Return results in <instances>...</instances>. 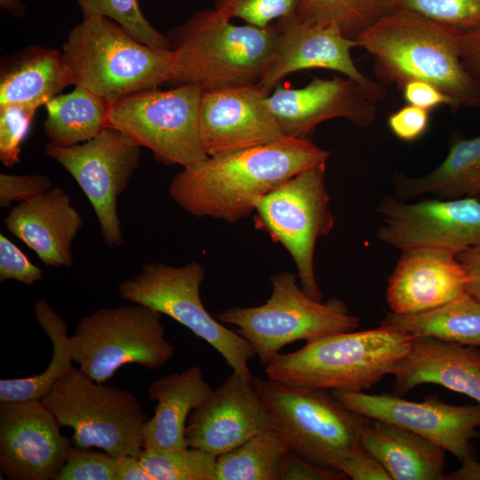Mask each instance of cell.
I'll use <instances>...</instances> for the list:
<instances>
[{"instance_id": "37", "label": "cell", "mask_w": 480, "mask_h": 480, "mask_svg": "<svg viewBox=\"0 0 480 480\" xmlns=\"http://www.w3.org/2000/svg\"><path fill=\"white\" fill-rule=\"evenodd\" d=\"M117 458L107 452L71 447L52 480H116Z\"/></svg>"}, {"instance_id": "19", "label": "cell", "mask_w": 480, "mask_h": 480, "mask_svg": "<svg viewBox=\"0 0 480 480\" xmlns=\"http://www.w3.org/2000/svg\"><path fill=\"white\" fill-rule=\"evenodd\" d=\"M268 428L271 416L253 380L233 371L191 412L185 436L189 447L218 457Z\"/></svg>"}, {"instance_id": "17", "label": "cell", "mask_w": 480, "mask_h": 480, "mask_svg": "<svg viewBox=\"0 0 480 480\" xmlns=\"http://www.w3.org/2000/svg\"><path fill=\"white\" fill-rule=\"evenodd\" d=\"M41 399L0 403V471L10 480H50L71 448Z\"/></svg>"}, {"instance_id": "9", "label": "cell", "mask_w": 480, "mask_h": 480, "mask_svg": "<svg viewBox=\"0 0 480 480\" xmlns=\"http://www.w3.org/2000/svg\"><path fill=\"white\" fill-rule=\"evenodd\" d=\"M73 362L92 380L105 383L125 364L155 371L174 356L161 314L141 304L102 308L84 316L70 335Z\"/></svg>"}, {"instance_id": "25", "label": "cell", "mask_w": 480, "mask_h": 480, "mask_svg": "<svg viewBox=\"0 0 480 480\" xmlns=\"http://www.w3.org/2000/svg\"><path fill=\"white\" fill-rule=\"evenodd\" d=\"M67 86L71 84L60 50L29 45L1 60L0 107L36 110Z\"/></svg>"}, {"instance_id": "1", "label": "cell", "mask_w": 480, "mask_h": 480, "mask_svg": "<svg viewBox=\"0 0 480 480\" xmlns=\"http://www.w3.org/2000/svg\"><path fill=\"white\" fill-rule=\"evenodd\" d=\"M329 152L308 138L283 137L270 144L208 156L182 168L168 193L187 212L233 223L255 212L258 202Z\"/></svg>"}, {"instance_id": "28", "label": "cell", "mask_w": 480, "mask_h": 480, "mask_svg": "<svg viewBox=\"0 0 480 480\" xmlns=\"http://www.w3.org/2000/svg\"><path fill=\"white\" fill-rule=\"evenodd\" d=\"M380 325L415 337H433L480 348V300L466 292L428 310L412 314L388 312Z\"/></svg>"}, {"instance_id": "40", "label": "cell", "mask_w": 480, "mask_h": 480, "mask_svg": "<svg viewBox=\"0 0 480 480\" xmlns=\"http://www.w3.org/2000/svg\"><path fill=\"white\" fill-rule=\"evenodd\" d=\"M52 188V180L44 174H0V205L33 199Z\"/></svg>"}, {"instance_id": "12", "label": "cell", "mask_w": 480, "mask_h": 480, "mask_svg": "<svg viewBox=\"0 0 480 480\" xmlns=\"http://www.w3.org/2000/svg\"><path fill=\"white\" fill-rule=\"evenodd\" d=\"M326 161L320 162L284 182L257 204L259 226L291 254L303 292L323 301L314 271L317 239L334 226L325 185Z\"/></svg>"}, {"instance_id": "23", "label": "cell", "mask_w": 480, "mask_h": 480, "mask_svg": "<svg viewBox=\"0 0 480 480\" xmlns=\"http://www.w3.org/2000/svg\"><path fill=\"white\" fill-rule=\"evenodd\" d=\"M393 375L395 396H403L419 385L431 383L465 394L480 404L478 347L413 336Z\"/></svg>"}, {"instance_id": "45", "label": "cell", "mask_w": 480, "mask_h": 480, "mask_svg": "<svg viewBox=\"0 0 480 480\" xmlns=\"http://www.w3.org/2000/svg\"><path fill=\"white\" fill-rule=\"evenodd\" d=\"M458 43L461 62L480 98V28L460 33Z\"/></svg>"}, {"instance_id": "5", "label": "cell", "mask_w": 480, "mask_h": 480, "mask_svg": "<svg viewBox=\"0 0 480 480\" xmlns=\"http://www.w3.org/2000/svg\"><path fill=\"white\" fill-rule=\"evenodd\" d=\"M70 84L111 104L170 83L172 51L148 46L102 17L83 18L61 48Z\"/></svg>"}, {"instance_id": "38", "label": "cell", "mask_w": 480, "mask_h": 480, "mask_svg": "<svg viewBox=\"0 0 480 480\" xmlns=\"http://www.w3.org/2000/svg\"><path fill=\"white\" fill-rule=\"evenodd\" d=\"M36 110L17 105L0 107V161L7 167L20 161V146Z\"/></svg>"}, {"instance_id": "30", "label": "cell", "mask_w": 480, "mask_h": 480, "mask_svg": "<svg viewBox=\"0 0 480 480\" xmlns=\"http://www.w3.org/2000/svg\"><path fill=\"white\" fill-rule=\"evenodd\" d=\"M34 316L42 331L50 339L52 355L47 368L25 378L0 380V403L42 399L52 387L74 367L68 325L46 300L34 304Z\"/></svg>"}, {"instance_id": "24", "label": "cell", "mask_w": 480, "mask_h": 480, "mask_svg": "<svg viewBox=\"0 0 480 480\" xmlns=\"http://www.w3.org/2000/svg\"><path fill=\"white\" fill-rule=\"evenodd\" d=\"M212 391L201 367H189L153 380L148 398L156 402L143 427V448L157 451L188 447L185 432L191 412Z\"/></svg>"}, {"instance_id": "36", "label": "cell", "mask_w": 480, "mask_h": 480, "mask_svg": "<svg viewBox=\"0 0 480 480\" xmlns=\"http://www.w3.org/2000/svg\"><path fill=\"white\" fill-rule=\"evenodd\" d=\"M303 0H215L214 7L231 19L239 18L252 26L267 28L274 20L297 16Z\"/></svg>"}, {"instance_id": "33", "label": "cell", "mask_w": 480, "mask_h": 480, "mask_svg": "<svg viewBox=\"0 0 480 480\" xmlns=\"http://www.w3.org/2000/svg\"><path fill=\"white\" fill-rule=\"evenodd\" d=\"M139 459L153 480H216L217 457L200 449H143Z\"/></svg>"}, {"instance_id": "42", "label": "cell", "mask_w": 480, "mask_h": 480, "mask_svg": "<svg viewBox=\"0 0 480 480\" xmlns=\"http://www.w3.org/2000/svg\"><path fill=\"white\" fill-rule=\"evenodd\" d=\"M338 470L353 480H391L381 463L362 444L338 466Z\"/></svg>"}, {"instance_id": "26", "label": "cell", "mask_w": 480, "mask_h": 480, "mask_svg": "<svg viewBox=\"0 0 480 480\" xmlns=\"http://www.w3.org/2000/svg\"><path fill=\"white\" fill-rule=\"evenodd\" d=\"M361 444L389 474L391 480H444L445 450L395 424L373 420L364 428Z\"/></svg>"}, {"instance_id": "35", "label": "cell", "mask_w": 480, "mask_h": 480, "mask_svg": "<svg viewBox=\"0 0 480 480\" xmlns=\"http://www.w3.org/2000/svg\"><path fill=\"white\" fill-rule=\"evenodd\" d=\"M396 10L415 12L460 33L480 28V0H396Z\"/></svg>"}, {"instance_id": "8", "label": "cell", "mask_w": 480, "mask_h": 480, "mask_svg": "<svg viewBox=\"0 0 480 480\" xmlns=\"http://www.w3.org/2000/svg\"><path fill=\"white\" fill-rule=\"evenodd\" d=\"M272 293L262 305L232 307L216 319L239 328L238 333L255 349L266 365L285 345L326 335L355 331L359 318L342 300L325 303L308 297L297 284V276L283 271L270 277Z\"/></svg>"}, {"instance_id": "39", "label": "cell", "mask_w": 480, "mask_h": 480, "mask_svg": "<svg viewBox=\"0 0 480 480\" xmlns=\"http://www.w3.org/2000/svg\"><path fill=\"white\" fill-rule=\"evenodd\" d=\"M44 271L8 237L0 235V282L14 280L28 286L43 280Z\"/></svg>"}, {"instance_id": "20", "label": "cell", "mask_w": 480, "mask_h": 480, "mask_svg": "<svg viewBox=\"0 0 480 480\" xmlns=\"http://www.w3.org/2000/svg\"><path fill=\"white\" fill-rule=\"evenodd\" d=\"M268 102L285 137L305 139L322 122L345 118L356 126L376 118V102L355 81L314 78L300 88L279 87Z\"/></svg>"}, {"instance_id": "32", "label": "cell", "mask_w": 480, "mask_h": 480, "mask_svg": "<svg viewBox=\"0 0 480 480\" xmlns=\"http://www.w3.org/2000/svg\"><path fill=\"white\" fill-rule=\"evenodd\" d=\"M396 9V0H303L297 18L312 24H335L347 37L356 39Z\"/></svg>"}, {"instance_id": "3", "label": "cell", "mask_w": 480, "mask_h": 480, "mask_svg": "<svg viewBox=\"0 0 480 480\" xmlns=\"http://www.w3.org/2000/svg\"><path fill=\"white\" fill-rule=\"evenodd\" d=\"M218 8L195 12L167 33L174 55L171 84L204 89L259 83L272 59L277 28L235 25Z\"/></svg>"}, {"instance_id": "31", "label": "cell", "mask_w": 480, "mask_h": 480, "mask_svg": "<svg viewBox=\"0 0 480 480\" xmlns=\"http://www.w3.org/2000/svg\"><path fill=\"white\" fill-rule=\"evenodd\" d=\"M290 451L278 431L266 429L217 457L216 480H281Z\"/></svg>"}, {"instance_id": "6", "label": "cell", "mask_w": 480, "mask_h": 480, "mask_svg": "<svg viewBox=\"0 0 480 480\" xmlns=\"http://www.w3.org/2000/svg\"><path fill=\"white\" fill-rule=\"evenodd\" d=\"M272 427L289 449L323 468L338 466L361 444L372 419L344 407L330 391L253 377Z\"/></svg>"}, {"instance_id": "14", "label": "cell", "mask_w": 480, "mask_h": 480, "mask_svg": "<svg viewBox=\"0 0 480 480\" xmlns=\"http://www.w3.org/2000/svg\"><path fill=\"white\" fill-rule=\"evenodd\" d=\"M381 243L401 251L435 248L458 253L480 244V200L476 197L404 203L384 197L376 208Z\"/></svg>"}, {"instance_id": "7", "label": "cell", "mask_w": 480, "mask_h": 480, "mask_svg": "<svg viewBox=\"0 0 480 480\" xmlns=\"http://www.w3.org/2000/svg\"><path fill=\"white\" fill-rule=\"evenodd\" d=\"M41 400L61 427L73 429L76 447L99 448L116 458L139 457L144 449L148 418L128 389L97 382L74 367Z\"/></svg>"}, {"instance_id": "18", "label": "cell", "mask_w": 480, "mask_h": 480, "mask_svg": "<svg viewBox=\"0 0 480 480\" xmlns=\"http://www.w3.org/2000/svg\"><path fill=\"white\" fill-rule=\"evenodd\" d=\"M259 83L204 89L200 134L208 156L275 142L284 136Z\"/></svg>"}, {"instance_id": "16", "label": "cell", "mask_w": 480, "mask_h": 480, "mask_svg": "<svg viewBox=\"0 0 480 480\" xmlns=\"http://www.w3.org/2000/svg\"><path fill=\"white\" fill-rule=\"evenodd\" d=\"M278 36L272 59L259 82L271 93L287 75L309 68L339 72L357 83L378 103L386 97L381 83L366 77L354 63L350 52L358 47L356 39L347 37L335 24H312L297 16L276 23Z\"/></svg>"}, {"instance_id": "49", "label": "cell", "mask_w": 480, "mask_h": 480, "mask_svg": "<svg viewBox=\"0 0 480 480\" xmlns=\"http://www.w3.org/2000/svg\"><path fill=\"white\" fill-rule=\"evenodd\" d=\"M477 198L480 200V196Z\"/></svg>"}, {"instance_id": "43", "label": "cell", "mask_w": 480, "mask_h": 480, "mask_svg": "<svg viewBox=\"0 0 480 480\" xmlns=\"http://www.w3.org/2000/svg\"><path fill=\"white\" fill-rule=\"evenodd\" d=\"M400 89L403 92L404 100L410 105L428 110L442 105L448 106L454 110L460 108L452 98L428 82L410 80L404 83Z\"/></svg>"}, {"instance_id": "29", "label": "cell", "mask_w": 480, "mask_h": 480, "mask_svg": "<svg viewBox=\"0 0 480 480\" xmlns=\"http://www.w3.org/2000/svg\"><path fill=\"white\" fill-rule=\"evenodd\" d=\"M112 104L82 87L59 94L45 104L44 131L48 142L72 146L90 140L109 126Z\"/></svg>"}, {"instance_id": "48", "label": "cell", "mask_w": 480, "mask_h": 480, "mask_svg": "<svg viewBox=\"0 0 480 480\" xmlns=\"http://www.w3.org/2000/svg\"><path fill=\"white\" fill-rule=\"evenodd\" d=\"M0 7L14 18L26 15L27 6L20 0H0Z\"/></svg>"}, {"instance_id": "41", "label": "cell", "mask_w": 480, "mask_h": 480, "mask_svg": "<svg viewBox=\"0 0 480 480\" xmlns=\"http://www.w3.org/2000/svg\"><path fill=\"white\" fill-rule=\"evenodd\" d=\"M429 124V110L413 105H405L391 113L388 126L399 140L412 142L420 138Z\"/></svg>"}, {"instance_id": "21", "label": "cell", "mask_w": 480, "mask_h": 480, "mask_svg": "<svg viewBox=\"0 0 480 480\" xmlns=\"http://www.w3.org/2000/svg\"><path fill=\"white\" fill-rule=\"evenodd\" d=\"M467 284L455 253L435 248L404 250L388 279L387 301L396 314L421 312L466 293Z\"/></svg>"}, {"instance_id": "15", "label": "cell", "mask_w": 480, "mask_h": 480, "mask_svg": "<svg viewBox=\"0 0 480 480\" xmlns=\"http://www.w3.org/2000/svg\"><path fill=\"white\" fill-rule=\"evenodd\" d=\"M330 392L344 407L416 433L441 445L461 461L475 458L471 441L480 428L479 404L452 405L436 396L416 403L395 395Z\"/></svg>"}, {"instance_id": "22", "label": "cell", "mask_w": 480, "mask_h": 480, "mask_svg": "<svg viewBox=\"0 0 480 480\" xmlns=\"http://www.w3.org/2000/svg\"><path fill=\"white\" fill-rule=\"evenodd\" d=\"M5 228L33 250L48 267L69 268L72 244L84 220L60 188L12 206L4 220Z\"/></svg>"}, {"instance_id": "10", "label": "cell", "mask_w": 480, "mask_h": 480, "mask_svg": "<svg viewBox=\"0 0 480 480\" xmlns=\"http://www.w3.org/2000/svg\"><path fill=\"white\" fill-rule=\"evenodd\" d=\"M204 276V267L196 261L180 267L146 263L117 289L122 300L148 307L189 329L217 350L233 371L253 380L248 364L257 356L255 349L205 309L200 297Z\"/></svg>"}, {"instance_id": "11", "label": "cell", "mask_w": 480, "mask_h": 480, "mask_svg": "<svg viewBox=\"0 0 480 480\" xmlns=\"http://www.w3.org/2000/svg\"><path fill=\"white\" fill-rule=\"evenodd\" d=\"M204 90L185 84L135 94L112 104L109 126L148 148L162 163L192 166L208 157L200 134Z\"/></svg>"}, {"instance_id": "27", "label": "cell", "mask_w": 480, "mask_h": 480, "mask_svg": "<svg viewBox=\"0 0 480 480\" xmlns=\"http://www.w3.org/2000/svg\"><path fill=\"white\" fill-rule=\"evenodd\" d=\"M396 197L400 200L432 195L440 199L480 196V135L457 138L443 162L430 172L415 178L398 176Z\"/></svg>"}, {"instance_id": "13", "label": "cell", "mask_w": 480, "mask_h": 480, "mask_svg": "<svg viewBox=\"0 0 480 480\" xmlns=\"http://www.w3.org/2000/svg\"><path fill=\"white\" fill-rule=\"evenodd\" d=\"M44 149L73 177L90 201L105 244L112 249L123 246L117 202L140 166L141 147L108 126L85 142L72 146L47 142Z\"/></svg>"}, {"instance_id": "44", "label": "cell", "mask_w": 480, "mask_h": 480, "mask_svg": "<svg viewBox=\"0 0 480 480\" xmlns=\"http://www.w3.org/2000/svg\"><path fill=\"white\" fill-rule=\"evenodd\" d=\"M346 475L335 468H323L290 451L281 480H339Z\"/></svg>"}, {"instance_id": "47", "label": "cell", "mask_w": 480, "mask_h": 480, "mask_svg": "<svg viewBox=\"0 0 480 480\" xmlns=\"http://www.w3.org/2000/svg\"><path fill=\"white\" fill-rule=\"evenodd\" d=\"M116 480H153L139 457L126 455L117 458Z\"/></svg>"}, {"instance_id": "4", "label": "cell", "mask_w": 480, "mask_h": 480, "mask_svg": "<svg viewBox=\"0 0 480 480\" xmlns=\"http://www.w3.org/2000/svg\"><path fill=\"white\" fill-rule=\"evenodd\" d=\"M412 338L382 325L333 333L307 341L297 351L279 352L264 372L270 380L295 387L363 392L394 373Z\"/></svg>"}, {"instance_id": "2", "label": "cell", "mask_w": 480, "mask_h": 480, "mask_svg": "<svg viewBox=\"0 0 480 480\" xmlns=\"http://www.w3.org/2000/svg\"><path fill=\"white\" fill-rule=\"evenodd\" d=\"M460 33L415 12L396 10L356 40L373 56L381 84L400 88L407 81L421 80L436 85L460 107H479V94L460 56Z\"/></svg>"}, {"instance_id": "46", "label": "cell", "mask_w": 480, "mask_h": 480, "mask_svg": "<svg viewBox=\"0 0 480 480\" xmlns=\"http://www.w3.org/2000/svg\"><path fill=\"white\" fill-rule=\"evenodd\" d=\"M468 276L466 292L480 300V244L456 253Z\"/></svg>"}, {"instance_id": "34", "label": "cell", "mask_w": 480, "mask_h": 480, "mask_svg": "<svg viewBox=\"0 0 480 480\" xmlns=\"http://www.w3.org/2000/svg\"><path fill=\"white\" fill-rule=\"evenodd\" d=\"M83 18L102 17L121 26L140 43L160 50L172 51L166 35L156 29L143 15L139 0H74Z\"/></svg>"}]
</instances>
